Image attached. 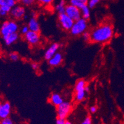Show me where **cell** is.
I'll use <instances>...</instances> for the list:
<instances>
[{"label": "cell", "mask_w": 124, "mask_h": 124, "mask_svg": "<svg viewBox=\"0 0 124 124\" xmlns=\"http://www.w3.org/2000/svg\"><path fill=\"white\" fill-rule=\"evenodd\" d=\"M24 39L29 45L31 46H35L39 45L41 41V37L40 33L35 31H29L24 35Z\"/></svg>", "instance_id": "7"}, {"label": "cell", "mask_w": 124, "mask_h": 124, "mask_svg": "<svg viewBox=\"0 0 124 124\" xmlns=\"http://www.w3.org/2000/svg\"><path fill=\"white\" fill-rule=\"evenodd\" d=\"M86 90H81V91H75V100L78 102H82L86 98Z\"/></svg>", "instance_id": "17"}, {"label": "cell", "mask_w": 124, "mask_h": 124, "mask_svg": "<svg viewBox=\"0 0 124 124\" xmlns=\"http://www.w3.org/2000/svg\"><path fill=\"white\" fill-rule=\"evenodd\" d=\"M48 64L52 67H56L60 66L63 61V56L61 53L57 52L48 61Z\"/></svg>", "instance_id": "11"}, {"label": "cell", "mask_w": 124, "mask_h": 124, "mask_svg": "<svg viewBox=\"0 0 124 124\" xmlns=\"http://www.w3.org/2000/svg\"><path fill=\"white\" fill-rule=\"evenodd\" d=\"M58 22L61 27L64 30L70 31L75 21L68 16L66 13L58 14Z\"/></svg>", "instance_id": "6"}, {"label": "cell", "mask_w": 124, "mask_h": 124, "mask_svg": "<svg viewBox=\"0 0 124 124\" xmlns=\"http://www.w3.org/2000/svg\"><path fill=\"white\" fill-rule=\"evenodd\" d=\"M82 38H83V40H84L85 41H86V42L90 41V40H91V35H90V32H88V31L85 32V33L82 35Z\"/></svg>", "instance_id": "27"}, {"label": "cell", "mask_w": 124, "mask_h": 124, "mask_svg": "<svg viewBox=\"0 0 124 124\" xmlns=\"http://www.w3.org/2000/svg\"><path fill=\"white\" fill-rule=\"evenodd\" d=\"M54 0H37V2L39 4L44 6H49L54 3Z\"/></svg>", "instance_id": "22"}, {"label": "cell", "mask_w": 124, "mask_h": 124, "mask_svg": "<svg viewBox=\"0 0 124 124\" xmlns=\"http://www.w3.org/2000/svg\"><path fill=\"white\" fill-rule=\"evenodd\" d=\"M88 0H70V4L78 8L81 9L84 6L87 5Z\"/></svg>", "instance_id": "19"}, {"label": "cell", "mask_w": 124, "mask_h": 124, "mask_svg": "<svg viewBox=\"0 0 124 124\" xmlns=\"http://www.w3.org/2000/svg\"><path fill=\"white\" fill-rule=\"evenodd\" d=\"M36 2H37V0H22L21 1L22 5L26 7H30L31 6L34 5Z\"/></svg>", "instance_id": "23"}, {"label": "cell", "mask_w": 124, "mask_h": 124, "mask_svg": "<svg viewBox=\"0 0 124 124\" xmlns=\"http://www.w3.org/2000/svg\"><path fill=\"white\" fill-rule=\"evenodd\" d=\"M27 25L28 27H29V30H30V31L39 33L40 31V30H41L40 23H39V22H38V21L37 20V18L34 16L31 17L29 19Z\"/></svg>", "instance_id": "12"}, {"label": "cell", "mask_w": 124, "mask_h": 124, "mask_svg": "<svg viewBox=\"0 0 124 124\" xmlns=\"http://www.w3.org/2000/svg\"><path fill=\"white\" fill-rule=\"evenodd\" d=\"M12 111V107L9 102L0 101V120L9 118Z\"/></svg>", "instance_id": "9"}, {"label": "cell", "mask_w": 124, "mask_h": 124, "mask_svg": "<svg viewBox=\"0 0 124 124\" xmlns=\"http://www.w3.org/2000/svg\"><path fill=\"white\" fill-rule=\"evenodd\" d=\"M100 1H103V0H100Z\"/></svg>", "instance_id": "36"}, {"label": "cell", "mask_w": 124, "mask_h": 124, "mask_svg": "<svg viewBox=\"0 0 124 124\" xmlns=\"http://www.w3.org/2000/svg\"><path fill=\"white\" fill-rule=\"evenodd\" d=\"M60 48V45L58 43H53L49 46L44 54V58L45 60L48 61L53 56H54Z\"/></svg>", "instance_id": "10"}, {"label": "cell", "mask_w": 124, "mask_h": 124, "mask_svg": "<svg viewBox=\"0 0 124 124\" xmlns=\"http://www.w3.org/2000/svg\"><path fill=\"white\" fill-rule=\"evenodd\" d=\"M66 119H62L60 117H57L56 120V124H66Z\"/></svg>", "instance_id": "30"}, {"label": "cell", "mask_w": 124, "mask_h": 124, "mask_svg": "<svg viewBox=\"0 0 124 124\" xmlns=\"http://www.w3.org/2000/svg\"><path fill=\"white\" fill-rule=\"evenodd\" d=\"M14 1L16 3H21V1H22V0H14Z\"/></svg>", "instance_id": "33"}, {"label": "cell", "mask_w": 124, "mask_h": 124, "mask_svg": "<svg viewBox=\"0 0 124 124\" xmlns=\"http://www.w3.org/2000/svg\"><path fill=\"white\" fill-rule=\"evenodd\" d=\"M0 124H1V120H0Z\"/></svg>", "instance_id": "35"}, {"label": "cell", "mask_w": 124, "mask_h": 124, "mask_svg": "<svg viewBox=\"0 0 124 124\" xmlns=\"http://www.w3.org/2000/svg\"><path fill=\"white\" fill-rule=\"evenodd\" d=\"M10 16L14 21L21 20L26 16V9L22 4H16L9 13Z\"/></svg>", "instance_id": "5"}, {"label": "cell", "mask_w": 124, "mask_h": 124, "mask_svg": "<svg viewBox=\"0 0 124 124\" xmlns=\"http://www.w3.org/2000/svg\"><path fill=\"white\" fill-rule=\"evenodd\" d=\"M100 1V0H88L87 5L90 9H93L99 4Z\"/></svg>", "instance_id": "25"}, {"label": "cell", "mask_w": 124, "mask_h": 124, "mask_svg": "<svg viewBox=\"0 0 124 124\" xmlns=\"http://www.w3.org/2000/svg\"><path fill=\"white\" fill-rule=\"evenodd\" d=\"M74 90L75 91H81V90H86L87 92L89 91V87L86 85V81L83 79H80L76 82L74 87Z\"/></svg>", "instance_id": "15"}, {"label": "cell", "mask_w": 124, "mask_h": 124, "mask_svg": "<svg viewBox=\"0 0 124 124\" xmlns=\"http://www.w3.org/2000/svg\"><path fill=\"white\" fill-rule=\"evenodd\" d=\"M65 13L73 21H76L82 18V13L80 9L75 7L70 4H67Z\"/></svg>", "instance_id": "8"}, {"label": "cell", "mask_w": 124, "mask_h": 124, "mask_svg": "<svg viewBox=\"0 0 124 124\" xmlns=\"http://www.w3.org/2000/svg\"><path fill=\"white\" fill-rule=\"evenodd\" d=\"M98 110V108L96 106H92L90 108V112L91 114H95Z\"/></svg>", "instance_id": "32"}, {"label": "cell", "mask_w": 124, "mask_h": 124, "mask_svg": "<svg viewBox=\"0 0 124 124\" xmlns=\"http://www.w3.org/2000/svg\"><path fill=\"white\" fill-rule=\"evenodd\" d=\"M88 29V23L87 20L83 18H80L77 21H75L72 27L70 30V34L74 37L82 35L85 32L87 31Z\"/></svg>", "instance_id": "2"}, {"label": "cell", "mask_w": 124, "mask_h": 124, "mask_svg": "<svg viewBox=\"0 0 124 124\" xmlns=\"http://www.w3.org/2000/svg\"><path fill=\"white\" fill-rule=\"evenodd\" d=\"M11 8L9 7H2L0 8V16L6 17L9 14L11 10Z\"/></svg>", "instance_id": "21"}, {"label": "cell", "mask_w": 124, "mask_h": 124, "mask_svg": "<svg viewBox=\"0 0 124 124\" xmlns=\"http://www.w3.org/2000/svg\"><path fill=\"white\" fill-rule=\"evenodd\" d=\"M72 104L69 101H64L61 104L56 107L57 117L66 119L72 110Z\"/></svg>", "instance_id": "4"}, {"label": "cell", "mask_w": 124, "mask_h": 124, "mask_svg": "<svg viewBox=\"0 0 124 124\" xmlns=\"http://www.w3.org/2000/svg\"><path fill=\"white\" fill-rule=\"evenodd\" d=\"M81 124H92L91 118L90 117H89V116H88L86 118H85V119L82 121Z\"/></svg>", "instance_id": "28"}, {"label": "cell", "mask_w": 124, "mask_h": 124, "mask_svg": "<svg viewBox=\"0 0 124 124\" xmlns=\"http://www.w3.org/2000/svg\"><path fill=\"white\" fill-rule=\"evenodd\" d=\"M90 41L94 43L104 44L112 40L114 35L113 26L109 23H102L90 31Z\"/></svg>", "instance_id": "1"}, {"label": "cell", "mask_w": 124, "mask_h": 124, "mask_svg": "<svg viewBox=\"0 0 124 124\" xmlns=\"http://www.w3.org/2000/svg\"><path fill=\"white\" fill-rule=\"evenodd\" d=\"M19 27L16 21L14 20H7L3 22L0 27V35L2 37L11 33H17Z\"/></svg>", "instance_id": "3"}, {"label": "cell", "mask_w": 124, "mask_h": 124, "mask_svg": "<svg viewBox=\"0 0 124 124\" xmlns=\"http://www.w3.org/2000/svg\"><path fill=\"white\" fill-rule=\"evenodd\" d=\"M9 58L12 61L16 62L19 59V55L16 52H12L9 54Z\"/></svg>", "instance_id": "24"}, {"label": "cell", "mask_w": 124, "mask_h": 124, "mask_svg": "<svg viewBox=\"0 0 124 124\" xmlns=\"http://www.w3.org/2000/svg\"><path fill=\"white\" fill-rule=\"evenodd\" d=\"M29 31H30V30H29V28L27 25H23L21 28V29H20V33H21V35H22L23 36L25 34H27Z\"/></svg>", "instance_id": "26"}, {"label": "cell", "mask_w": 124, "mask_h": 124, "mask_svg": "<svg viewBox=\"0 0 124 124\" xmlns=\"http://www.w3.org/2000/svg\"><path fill=\"white\" fill-rule=\"evenodd\" d=\"M81 13H82V17L85 20H88L91 16V9L88 6V5L84 6L80 9Z\"/></svg>", "instance_id": "18"}, {"label": "cell", "mask_w": 124, "mask_h": 124, "mask_svg": "<svg viewBox=\"0 0 124 124\" xmlns=\"http://www.w3.org/2000/svg\"><path fill=\"white\" fill-rule=\"evenodd\" d=\"M1 124H14V122L9 117L4 120H1Z\"/></svg>", "instance_id": "29"}, {"label": "cell", "mask_w": 124, "mask_h": 124, "mask_svg": "<svg viewBox=\"0 0 124 124\" xmlns=\"http://www.w3.org/2000/svg\"><path fill=\"white\" fill-rule=\"evenodd\" d=\"M49 100L50 103L56 107L59 106L64 102V100L61 95L57 93H52L49 97Z\"/></svg>", "instance_id": "14"}, {"label": "cell", "mask_w": 124, "mask_h": 124, "mask_svg": "<svg viewBox=\"0 0 124 124\" xmlns=\"http://www.w3.org/2000/svg\"><path fill=\"white\" fill-rule=\"evenodd\" d=\"M66 6L67 4L65 0H59L58 3L55 5L54 9L58 13V14L65 13Z\"/></svg>", "instance_id": "16"}, {"label": "cell", "mask_w": 124, "mask_h": 124, "mask_svg": "<svg viewBox=\"0 0 124 124\" xmlns=\"http://www.w3.org/2000/svg\"><path fill=\"white\" fill-rule=\"evenodd\" d=\"M31 67L34 70H37L39 69V64L37 62H33L31 64Z\"/></svg>", "instance_id": "31"}, {"label": "cell", "mask_w": 124, "mask_h": 124, "mask_svg": "<svg viewBox=\"0 0 124 124\" xmlns=\"http://www.w3.org/2000/svg\"><path fill=\"white\" fill-rule=\"evenodd\" d=\"M2 38H3L4 44L6 46H11L17 41L19 38V35L18 33H11V34L4 36Z\"/></svg>", "instance_id": "13"}, {"label": "cell", "mask_w": 124, "mask_h": 124, "mask_svg": "<svg viewBox=\"0 0 124 124\" xmlns=\"http://www.w3.org/2000/svg\"><path fill=\"white\" fill-rule=\"evenodd\" d=\"M66 124H72V123L71 122L69 121V120H66Z\"/></svg>", "instance_id": "34"}, {"label": "cell", "mask_w": 124, "mask_h": 124, "mask_svg": "<svg viewBox=\"0 0 124 124\" xmlns=\"http://www.w3.org/2000/svg\"><path fill=\"white\" fill-rule=\"evenodd\" d=\"M16 4L14 0H0V8L9 7L12 8Z\"/></svg>", "instance_id": "20"}]
</instances>
